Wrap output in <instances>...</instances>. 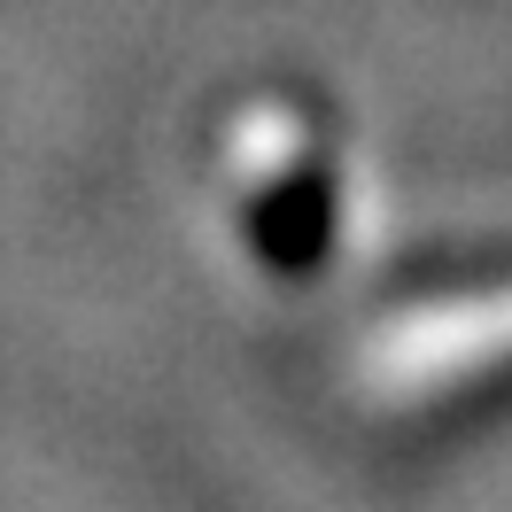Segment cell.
<instances>
[{"label":"cell","instance_id":"obj_1","mask_svg":"<svg viewBox=\"0 0 512 512\" xmlns=\"http://www.w3.org/2000/svg\"><path fill=\"white\" fill-rule=\"evenodd\" d=\"M334 373L381 427L512 412V249L435 256L365 295Z\"/></svg>","mask_w":512,"mask_h":512},{"label":"cell","instance_id":"obj_2","mask_svg":"<svg viewBox=\"0 0 512 512\" xmlns=\"http://www.w3.org/2000/svg\"><path fill=\"white\" fill-rule=\"evenodd\" d=\"M202 194L225 225L233 264L264 288L319 295L357 256V163L342 125L295 94H249L202 148Z\"/></svg>","mask_w":512,"mask_h":512}]
</instances>
